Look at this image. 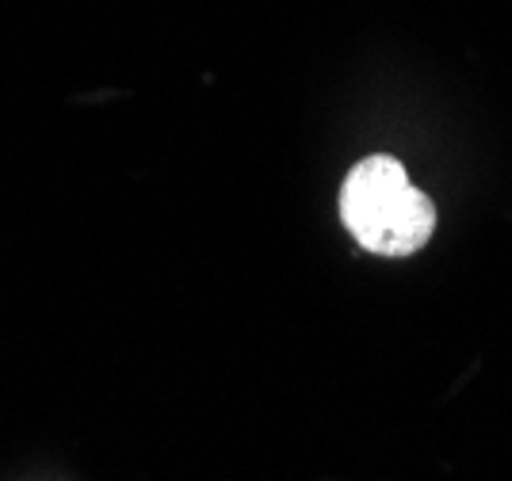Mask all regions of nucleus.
I'll return each instance as SVG.
<instances>
[{"instance_id":"f257e3e1","label":"nucleus","mask_w":512,"mask_h":481,"mask_svg":"<svg viewBox=\"0 0 512 481\" xmlns=\"http://www.w3.org/2000/svg\"><path fill=\"white\" fill-rule=\"evenodd\" d=\"M344 226L367 252L409 256L425 245L436 226V210L409 184L406 168L394 157L375 153L348 172L341 188Z\"/></svg>"}]
</instances>
